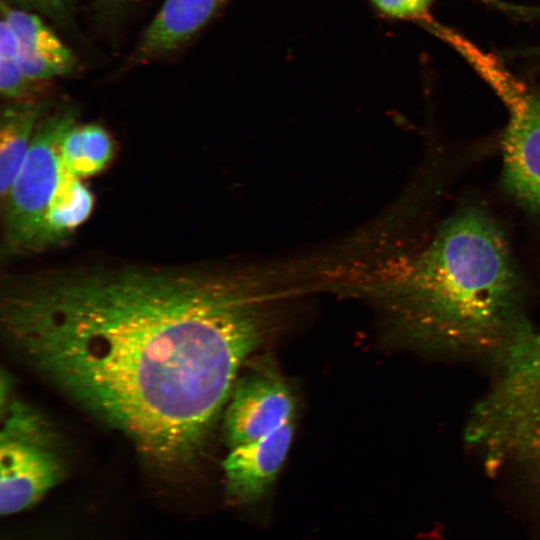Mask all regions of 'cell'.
Instances as JSON below:
<instances>
[{
  "label": "cell",
  "mask_w": 540,
  "mask_h": 540,
  "mask_svg": "<svg viewBox=\"0 0 540 540\" xmlns=\"http://www.w3.org/2000/svg\"><path fill=\"white\" fill-rule=\"evenodd\" d=\"M94 207V196L81 178L68 172L53 196L45 218V248L64 240L83 224Z\"/></svg>",
  "instance_id": "4fadbf2b"
},
{
  "label": "cell",
  "mask_w": 540,
  "mask_h": 540,
  "mask_svg": "<svg viewBox=\"0 0 540 540\" xmlns=\"http://www.w3.org/2000/svg\"><path fill=\"white\" fill-rule=\"evenodd\" d=\"M2 18L15 35L22 70L31 81L51 80L75 71V55L41 18L4 3Z\"/></svg>",
  "instance_id": "9c48e42d"
},
{
  "label": "cell",
  "mask_w": 540,
  "mask_h": 540,
  "mask_svg": "<svg viewBox=\"0 0 540 540\" xmlns=\"http://www.w3.org/2000/svg\"><path fill=\"white\" fill-rule=\"evenodd\" d=\"M499 96L510 119L502 137V179L506 190L540 219V89L513 78Z\"/></svg>",
  "instance_id": "8992f818"
},
{
  "label": "cell",
  "mask_w": 540,
  "mask_h": 540,
  "mask_svg": "<svg viewBox=\"0 0 540 540\" xmlns=\"http://www.w3.org/2000/svg\"><path fill=\"white\" fill-rule=\"evenodd\" d=\"M1 321L34 371L162 467L200 457L268 325L233 280L149 265L10 281Z\"/></svg>",
  "instance_id": "6da1fadb"
},
{
  "label": "cell",
  "mask_w": 540,
  "mask_h": 540,
  "mask_svg": "<svg viewBox=\"0 0 540 540\" xmlns=\"http://www.w3.org/2000/svg\"><path fill=\"white\" fill-rule=\"evenodd\" d=\"M0 91L8 101L31 100L34 82L23 72L18 44L9 24H0Z\"/></svg>",
  "instance_id": "5bb4252c"
},
{
  "label": "cell",
  "mask_w": 540,
  "mask_h": 540,
  "mask_svg": "<svg viewBox=\"0 0 540 540\" xmlns=\"http://www.w3.org/2000/svg\"><path fill=\"white\" fill-rule=\"evenodd\" d=\"M41 101H9L0 119V195L5 197L31 146L40 119L46 113Z\"/></svg>",
  "instance_id": "8fae6325"
},
{
  "label": "cell",
  "mask_w": 540,
  "mask_h": 540,
  "mask_svg": "<svg viewBox=\"0 0 540 540\" xmlns=\"http://www.w3.org/2000/svg\"><path fill=\"white\" fill-rule=\"evenodd\" d=\"M465 438L488 464L513 465L540 495V380L504 375L472 411Z\"/></svg>",
  "instance_id": "277c9868"
},
{
  "label": "cell",
  "mask_w": 540,
  "mask_h": 540,
  "mask_svg": "<svg viewBox=\"0 0 540 540\" xmlns=\"http://www.w3.org/2000/svg\"><path fill=\"white\" fill-rule=\"evenodd\" d=\"M505 10L527 18H540V7H528L506 3ZM525 55L540 58V47L526 50Z\"/></svg>",
  "instance_id": "ac0fdd59"
},
{
  "label": "cell",
  "mask_w": 540,
  "mask_h": 540,
  "mask_svg": "<svg viewBox=\"0 0 540 540\" xmlns=\"http://www.w3.org/2000/svg\"><path fill=\"white\" fill-rule=\"evenodd\" d=\"M76 124L68 106L40 119L26 158L5 197L3 243L8 254L45 248V218L49 204L67 173L60 146L65 133Z\"/></svg>",
  "instance_id": "3957f363"
},
{
  "label": "cell",
  "mask_w": 540,
  "mask_h": 540,
  "mask_svg": "<svg viewBox=\"0 0 540 540\" xmlns=\"http://www.w3.org/2000/svg\"><path fill=\"white\" fill-rule=\"evenodd\" d=\"M228 0H165L144 31L131 64H141L168 54L188 42Z\"/></svg>",
  "instance_id": "30bf717a"
},
{
  "label": "cell",
  "mask_w": 540,
  "mask_h": 540,
  "mask_svg": "<svg viewBox=\"0 0 540 540\" xmlns=\"http://www.w3.org/2000/svg\"><path fill=\"white\" fill-rule=\"evenodd\" d=\"M47 421L20 401H12L0 434V512L25 510L58 484L64 466Z\"/></svg>",
  "instance_id": "5b68a950"
},
{
  "label": "cell",
  "mask_w": 540,
  "mask_h": 540,
  "mask_svg": "<svg viewBox=\"0 0 540 540\" xmlns=\"http://www.w3.org/2000/svg\"><path fill=\"white\" fill-rule=\"evenodd\" d=\"M25 2L39 8L41 11L54 17L64 19L69 15L75 0H24Z\"/></svg>",
  "instance_id": "e0dca14e"
},
{
  "label": "cell",
  "mask_w": 540,
  "mask_h": 540,
  "mask_svg": "<svg viewBox=\"0 0 540 540\" xmlns=\"http://www.w3.org/2000/svg\"><path fill=\"white\" fill-rule=\"evenodd\" d=\"M107 1H109L110 3H122L127 0H107Z\"/></svg>",
  "instance_id": "d6986e66"
},
{
  "label": "cell",
  "mask_w": 540,
  "mask_h": 540,
  "mask_svg": "<svg viewBox=\"0 0 540 540\" xmlns=\"http://www.w3.org/2000/svg\"><path fill=\"white\" fill-rule=\"evenodd\" d=\"M384 14L403 19L425 22L429 19L427 9L432 0H370Z\"/></svg>",
  "instance_id": "2e32d148"
},
{
  "label": "cell",
  "mask_w": 540,
  "mask_h": 540,
  "mask_svg": "<svg viewBox=\"0 0 540 540\" xmlns=\"http://www.w3.org/2000/svg\"><path fill=\"white\" fill-rule=\"evenodd\" d=\"M501 362L506 376L540 380V331L533 330L511 348Z\"/></svg>",
  "instance_id": "9a60e30c"
},
{
  "label": "cell",
  "mask_w": 540,
  "mask_h": 540,
  "mask_svg": "<svg viewBox=\"0 0 540 540\" xmlns=\"http://www.w3.org/2000/svg\"><path fill=\"white\" fill-rule=\"evenodd\" d=\"M295 399L272 368L261 366L238 377L225 406L223 429L228 448L256 440L292 421Z\"/></svg>",
  "instance_id": "52a82bcc"
},
{
  "label": "cell",
  "mask_w": 540,
  "mask_h": 540,
  "mask_svg": "<svg viewBox=\"0 0 540 540\" xmlns=\"http://www.w3.org/2000/svg\"><path fill=\"white\" fill-rule=\"evenodd\" d=\"M385 304L394 331L432 354L501 361L533 331L509 242L490 212L472 202L445 218L421 255L390 281Z\"/></svg>",
  "instance_id": "7a4b0ae2"
},
{
  "label": "cell",
  "mask_w": 540,
  "mask_h": 540,
  "mask_svg": "<svg viewBox=\"0 0 540 540\" xmlns=\"http://www.w3.org/2000/svg\"><path fill=\"white\" fill-rule=\"evenodd\" d=\"M293 435L290 421L256 440L229 448L223 461L228 494L242 503L260 498L281 469Z\"/></svg>",
  "instance_id": "ba28073f"
},
{
  "label": "cell",
  "mask_w": 540,
  "mask_h": 540,
  "mask_svg": "<svg viewBox=\"0 0 540 540\" xmlns=\"http://www.w3.org/2000/svg\"><path fill=\"white\" fill-rule=\"evenodd\" d=\"M114 144L102 126L74 124L64 135L60 156L64 169L78 178L94 176L111 162Z\"/></svg>",
  "instance_id": "7c38bea8"
}]
</instances>
